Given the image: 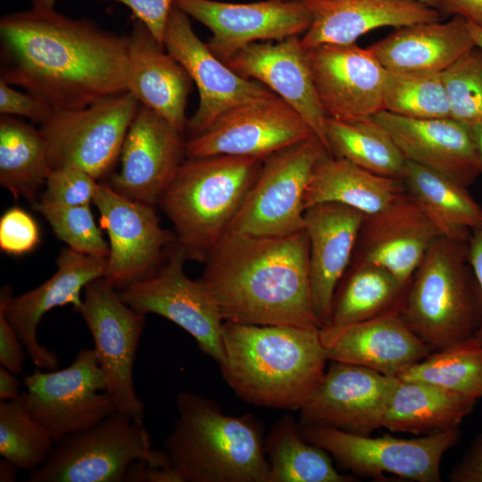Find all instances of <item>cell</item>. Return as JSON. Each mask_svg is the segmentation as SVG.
Here are the masks:
<instances>
[{"instance_id":"cell-1","label":"cell","mask_w":482,"mask_h":482,"mask_svg":"<svg viewBox=\"0 0 482 482\" xmlns=\"http://www.w3.org/2000/svg\"><path fill=\"white\" fill-rule=\"evenodd\" d=\"M129 37L55 9L0 19V79L55 111L87 107L128 92Z\"/></svg>"},{"instance_id":"cell-2","label":"cell","mask_w":482,"mask_h":482,"mask_svg":"<svg viewBox=\"0 0 482 482\" xmlns=\"http://www.w3.org/2000/svg\"><path fill=\"white\" fill-rule=\"evenodd\" d=\"M204 263L201 280L224 321L320 328L305 229L286 236L228 229Z\"/></svg>"},{"instance_id":"cell-3","label":"cell","mask_w":482,"mask_h":482,"mask_svg":"<svg viewBox=\"0 0 482 482\" xmlns=\"http://www.w3.org/2000/svg\"><path fill=\"white\" fill-rule=\"evenodd\" d=\"M224 380L246 403L299 411L328 359L320 328L224 321Z\"/></svg>"},{"instance_id":"cell-4","label":"cell","mask_w":482,"mask_h":482,"mask_svg":"<svg viewBox=\"0 0 482 482\" xmlns=\"http://www.w3.org/2000/svg\"><path fill=\"white\" fill-rule=\"evenodd\" d=\"M176 405L163 450L182 482H270L255 417L226 415L212 400L188 391L176 395Z\"/></svg>"},{"instance_id":"cell-5","label":"cell","mask_w":482,"mask_h":482,"mask_svg":"<svg viewBox=\"0 0 482 482\" xmlns=\"http://www.w3.org/2000/svg\"><path fill=\"white\" fill-rule=\"evenodd\" d=\"M263 159L235 155L183 162L159 200L187 259L204 262L240 210Z\"/></svg>"},{"instance_id":"cell-6","label":"cell","mask_w":482,"mask_h":482,"mask_svg":"<svg viewBox=\"0 0 482 482\" xmlns=\"http://www.w3.org/2000/svg\"><path fill=\"white\" fill-rule=\"evenodd\" d=\"M400 312L431 352L476 335L482 325V295L468 241L443 236L434 240L411 278Z\"/></svg>"},{"instance_id":"cell-7","label":"cell","mask_w":482,"mask_h":482,"mask_svg":"<svg viewBox=\"0 0 482 482\" xmlns=\"http://www.w3.org/2000/svg\"><path fill=\"white\" fill-rule=\"evenodd\" d=\"M170 466L165 451L153 450L143 422L116 411L90 428L57 441L29 482H124L129 466Z\"/></svg>"},{"instance_id":"cell-8","label":"cell","mask_w":482,"mask_h":482,"mask_svg":"<svg viewBox=\"0 0 482 482\" xmlns=\"http://www.w3.org/2000/svg\"><path fill=\"white\" fill-rule=\"evenodd\" d=\"M299 429L304 439L328 453L355 478L378 480L391 474L417 482L441 481L443 457L461 436L460 428L412 438L390 435L374 437L300 424Z\"/></svg>"},{"instance_id":"cell-9","label":"cell","mask_w":482,"mask_h":482,"mask_svg":"<svg viewBox=\"0 0 482 482\" xmlns=\"http://www.w3.org/2000/svg\"><path fill=\"white\" fill-rule=\"evenodd\" d=\"M326 154L327 148L313 135L265 158L229 229L253 236H286L304 229L305 193L315 166Z\"/></svg>"},{"instance_id":"cell-10","label":"cell","mask_w":482,"mask_h":482,"mask_svg":"<svg viewBox=\"0 0 482 482\" xmlns=\"http://www.w3.org/2000/svg\"><path fill=\"white\" fill-rule=\"evenodd\" d=\"M139 106L128 91L85 108L54 110L39 129L51 170L75 167L96 179L104 176L120 155Z\"/></svg>"},{"instance_id":"cell-11","label":"cell","mask_w":482,"mask_h":482,"mask_svg":"<svg viewBox=\"0 0 482 482\" xmlns=\"http://www.w3.org/2000/svg\"><path fill=\"white\" fill-rule=\"evenodd\" d=\"M78 312L94 339V351L107 382L106 393L117 411L143 422L145 408L135 390L133 370L145 314L124 303L104 278L85 287Z\"/></svg>"},{"instance_id":"cell-12","label":"cell","mask_w":482,"mask_h":482,"mask_svg":"<svg viewBox=\"0 0 482 482\" xmlns=\"http://www.w3.org/2000/svg\"><path fill=\"white\" fill-rule=\"evenodd\" d=\"M25 403L30 415L56 443L87 429L117 411L94 348L80 349L62 370L39 369L25 376Z\"/></svg>"},{"instance_id":"cell-13","label":"cell","mask_w":482,"mask_h":482,"mask_svg":"<svg viewBox=\"0 0 482 482\" xmlns=\"http://www.w3.org/2000/svg\"><path fill=\"white\" fill-rule=\"evenodd\" d=\"M187 260L176 244L167 263L150 276L120 289V298L131 308L162 316L192 336L199 349L219 365L224 360V320L209 290L184 270Z\"/></svg>"},{"instance_id":"cell-14","label":"cell","mask_w":482,"mask_h":482,"mask_svg":"<svg viewBox=\"0 0 482 482\" xmlns=\"http://www.w3.org/2000/svg\"><path fill=\"white\" fill-rule=\"evenodd\" d=\"M190 17L176 6L170 11L163 44L187 71L199 93V104L187 120L194 137L205 130L225 112L277 95L263 84L244 78L220 60L195 33Z\"/></svg>"},{"instance_id":"cell-15","label":"cell","mask_w":482,"mask_h":482,"mask_svg":"<svg viewBox=\"0 0 482 482\" xmlns=\"http://www.w3.org/2000/svg\"><path fill=\"white\" fill-rule=\"evenodd\" d=\"M315 135L302 116L282 98L234 107L185 143L189 158L235 155L265 159Z\"/></svg>"},{"instance_id":"cell-16","label":"cell","mask_w":482,"mask_h":482,"mask_svg":"<svg viewBox=\"0 0 482 482\" xmlns=\"http://www.w3.org/2000/svg\"><path fill=\"white\" fill-rule=\"evenodd\" d=\"M397 379L362 366L331 361L299 409L298 423L371 435L383 428Z\"/></svg>"},{"instance_id":"cell-17","label":"cell","mask_w":482,"mask_h":482,"mask_svg":"<svg viewBox=\"0 0 482 482\" xmlns=\"http://www.w3.org/2000/svg\"><path fill=\"white\" fill-rule=\"evenodd\" d=\"M93 203L110 240L103 278L122 289L153 274L163 249L176 241L174 233L162 227L154 205L131 200L111 186L100 184Z\"/></svg>"},{"instance_id":"cell-18","label":"cell","mask_w":482,"mask_h":482,"mask_svg":"<svg viewBox=\"0 0 482 482\" xmlns=\"http://www.w3.org/2000/svg\"><path fill=\"white\" fill-rule=\"evenodd\" d=\"M174 6L212 31L206 44L224 62L251 43L299 36L312 22L303 2L174 0Z\"/></svg>"},{"instance_id":"cell-19","label":"cell","mask_w":482,"mask_h":482,"mask_svg":"<svg viewBox=\"0 0 482 482\" xmlns=\"http://www.w3.org/2000/svg\"><path fill=\"white\" fill-rule=\"evenodd\" d=\"M315 90L326 117L357 120L383 111L386 70L356 43L306 50Z\"/></svg>"},{"instance_id":"cell-20","label":"cell","mask_w":482,"mask_h":482,"mask_svg":"<svg viewBox=\"0 0 482 482\" xmlns=\"http://www.w3.org/2000/svg\"><path fill=\"white\" fill-rule=\"evenodd\" d=\"M106 262L107 259L66 248L56 259V272L37 288L18 296H13L7 287L1 290L0 309L38 369L58 370L57 355L37 339L42 317L53 308L69 303L79 312L82 289L89 282L103 278Z\"/></svg>"},{"instance_id":"cell-21","label":"cell","mask_w":482,"mask_h":482,"mask_svg":"<svg viewBox=\"0 0 482 482\" xmlns=\"http://www.w3.org/2000/svg\"><path fill=\"white\" fill-rule=\"evenodd\" d=\"M183 133L140 104L120 152V169L111 187L131 200L154 205L172 181L186 154Z\"/></svg>"},{"instance_id":"cell-22","label":"cell","mask_w":482,"mask_h":482,"mask_svg":"<svg viewBox=\"0 0 482 482\" xmlns=\"http://www.w3.org/2000/svg\"><path fill=\"white\" fill-rule=\"evenodd\" d=\"M225 63L238 75L263 84L294 108L330 154L325 129L326 115L319 101L306 50L302 46L299 36L276 43H251Z\"/></svg>"},{"instance_id":"cell-23","label":"cell","mask_w":482,"mask_h":482,"mask_svg":"<svg viewBox=\"0 0 482 482\" xmlns=\"http://www.w3.org/2000/svg\"><path fill=\"white\" fill-rule=\"evenodd\" d=\"M374 119L408 161L468 188L482 174L470 128L452 118L419 120L380 111Z\"/></svg>"},{"instance_id":"cell-24","label":"cell","mask_w":482,"mask_h":482,"mask_svg":"<svg viewBox=\"0 0 482 482\" xmlns=\"http://www.w3.org/2000/svg\"><path fill=\"white\" fill-rule=\"evenodd\" d=\"M438 236L436 227L406 190L385 209L365 215L352 260L378 265L410 283Z\"/></svg>"},{"instance_id":"cell-25","label":"cell","mask_w":482,"mask_h":482,"mask_svg":"<svg viewBox=\"0 0 482 482\" xmlns=\"http://www.w3.org/2000/svg\"><path fill=\"white\" fill-rule=\"evenodd\" d=\"M365 214L352 207L322 203L304 211L313 310L325 327L337 287L352 262Z\"/></svg>"},{"instance_id":"cell-26","label":"cell","mask_w":482,"mask_h":482,"mask_svg":"<svg viewBox=\"0 0 482 482\" xmlns=\"http://www.w3.org/2000/svg\"><path fill=\"white\" fill-rule=\"evenodd\" d=\"M400 311L394 309L352 325L321 342L328 361L399 378L432 353L408 328Z\"/></svg>"},{"instance_id":"cell-27","label":"cell","mask_w":482,"mask_h":482,"mask_svg":"<svg viewBox=\"0 0 482 482\" xmlns=\"http://www.w3.org/2000/svg\"><path fill=\"white\" fill-rule=\"evenodd\" d=\"M312 22L300 37L307 50L321 45H348L382 27L399 28L441 21L435 8L411 0H305Z\"/></svg>"},{"instance_id":"cell-28","label":"cell","mask_w":482,"mask_h":482,"mask_svg":"<svg viewBox=\"0 0 482 482\" xmlns=\"http://www.w3.org/2000/svg\"><path fill=\"white\" fill-rule=\"evenodd\" d=\"M129 37L127 88L140 103L180 131L187 129L186 107L192 79L146 26L133 19Z\"/></svg>"},{"instance_id":"cell-29","label":"cell","mask_w":482,"mask_h":482,"mask_svg":"<svg viewBox=\"0 0 482 482\" xmlns=\"http://www.w3.org/2000/svg\"><path fill=\"white\" fill-rule=\"evenodd\" d=\"M475 46L468 22L453 16L396 28L368 48L387 71L442 73Z\"/></svg>"},{"instance_id":"cell-30","label":"cell","mask_w":482,"mask_h":482,"mask_svg":"<svg viewBox=\"0 0 482 482\" xmlns=\"http://www.w3.org/2000/svg\"><path fill=\"white\" fill-rule=\"evenodd\" d=\"M478 400L421 381L398 378L383 428L391 433L425 436L459 428Z\"/></svg>"},{"instance_id":"cell-31","label":"cell","mask_w":482,"mask_h":482,"mask_svg":"<svg viewBox=\"0 0 482 482\" xmlns=\"http://www.w3.org/2000/svg\"><path fill=\"white\" fill-rule=\"evenodd\" d=\"M409 284L378 265L352 260L337 287L329 321L320 328L321 342L347 327L401 308Z\"/></svg>"},{"instance_id":"cell-32","label":"cell","mask_w":482,"mask_h":482,"mask_svg":"<svg viewBox=\"0 0 482 482\" xmlns=\"http://www.w3.org/2000/svg\"><path fill=\"white\" fill-rule=\"evenodd\" d=\"M405 191L401 179L375 174L345 159L326 154L314 168L304 207L337 203L370 215L387 207Z\"/></svg>"},{"instance_id":"cell-33","label":"cell","mask_w":482,"mask_h":482,"mask_svg":"<svg viewBox=\"0 0 482 482\" xmlns=\"http://www.w3.org/2000/svg\"><path fill=\"white\" fill-rule=\"evenodd\" d=\"M402 179L439 236L468 241L471 230L482 223V207L467 187L408 160Z\"/></svg>"},{"instance_id":"cell-34","label":"cell","mask_w":482,"mask_h":482,"mask_svg":"<svg viewBox=\"0 0 482 482\" xmlns=\"http://www.w3.org/2000/svg\"><path fill=\"white\" fill-rule=\"evenodd\" d=\"M51 171L46 140L40 131L14 116L0 118V184L15 199L36 203Z\"/></svg>"},{"instance_id":"cell-35","label":"cell","mask_w":482,"mask_h":482,"mask_svg":"<svg viewBox=\"0 0 482 482\" xmlns=\"http://www.w3.org/2000/svg\"><path fill=\"white\" fill-rule=\"evenodd\" d=\"M270 482H352V474L338 472L330 454L301 435L299 423L287 415L272 426L264 440Z\"/></svg>"},{"instance_id":"cell-36","label":"cell","mask_w":482,"mask_h":482,"mask_svg":"<svg viewBox=\"0 0 482 482\" xmlns=\"http://www.w3.org/2000/svg\"><path fill=\"white\" fill-rule=\"evenodd\" d=\"M325 129L332 156L375 174L402 179L407 159L374 117L351 121L326 117Z\"/></svg>"},{"instance_id":"cell-37","label":"cell","mask_w":482,"mask_h":482,"mask_svg":"<svg viewBox=\"0 0 482 482\" xmlns=\"http://www.w3.org/2000/svg\"><path fill=\"white\" fill-rule=\"evenodd\" d=\"M398 378L429 383L482 399V344L474 337L432 352Z\"/></svg>"},{"instance_id":"cell-38","label":"cell","mask_w":482,"mask_h":482,"mask_svg":"<svg viewBox=\"0 0 482 482\" xmlns=\"http://www.w3.org/2000/svg\"><path fill=\"white\" fill-rule=\"evenodd\" d=\"M51 433L29 412L25 391L12 400H0V454L20 470H35L50 455Z\"/></svg>"},{"instance_id":"cell-39","label":"cell","mask_w":482,"mask_h":482,"mask_svg":"<svg viewBox=\"0 0 482 482\" xmlns=\"http://www.w3.org/2000/svg\"><path fill=\"white\" fill-rule=\"evenodd\" d=\"M383 111L419 120L450 117L442 73H394L386 71Z\"/></svg>"},{"instance_id":"cell-40","label":"cell","mask_w":482,"mask_h":482,"mask_svg":"<svg viewBox=\"0 0 482 482\" xmlns=\"http://www.w3.org/2000/svg\"><path fill=\"white\" fill-rule=\"evenodd\" d=\"M442 77L450 118L468 127L482 122V50L468 51Z\"/></svg>"},{"instance_id":"cell-41","label":"cell","mask_w":482,"mask_h":482,"mask_svg":"<svg viewBox=\"0 0 482 482\" xmlns=\"http://www.w3.org/2000/svg\"><path fill=\"white\" fill-rule=\"evenodd\" d=\"M33 208L44 216L57 237L69 248L107 259L110 247L95 222L90 205L61 206L40 200L33 204Z\"/></svg>"},{"instance_id":"cell-42","label":"cell","mask_w":482,"mask_h":482,"mask_svg":"<svg viewBox=\"0 0 482 482\" xmlns=\"http://www.w3.org/2000/svg\"><path fill=\"white\" fill-rule=\"evenodd\" d=\"M41 201L61 206L90 205L97 187L96 179L75 167L51 170Z\"/></svg>"},{"instance_id":"cell-43","label":"cell","mask_w":482,"mask_h":482,"mask_svg":"<svg viewBox=\"0 0 482 482\" xmlns=\"http://www.w3.org/2000/svg\"><path fill=\"white\" fill-rule=\"evenodd\" d=\"M40 242L38 226L26 211L12 207L0 219V249L20 256L32 251Z\"/></svg>"},{"instance_id":"cell-44","label":"cell","mask_w":482,"mask_h":482,"mask_svg":"<svg viewBox=\"0 0 482 482\" xmlns=\"http://www.w3.org/2000/svg\"><path fill=\"white\" fill-rule=\"evenodd\" d=\"M54 110L41 100L14 88L0 79V113L1 115L22 117L43 124Z\"/></svg>"},{"instance_id":"cell-45","label":"cell","mask_w":482,"mask_h":482,"mask_svg":"<svg viewBox=\"0 0 482 482\" xmlns=\"http://www.w3.org/2000/svg\"><path fill=\"white\" fill-rule=\"evenodd\" d=\"M112 1L126 5L133 19L144 23L157 41L164 46V33L174 0H97Z\"/></svg>"},{"instance_id":"cell-46","label":"cell","mask_w":482,"mask_h":482,"mask_svg":"<svg viewBox=\"0 0 482 482\" xmlns=\"http://www.w3.org/2000/svg\"><path fill=\"white\" fill-rule=\"evenodd\" d=\"M23 344L0 309V364L15 375L22 373L26 355Z\"/></svg>"},{"instance_id":"cell-47","label":"cell","mask_w":482,"mask_h":482,"mask_svg":"<svg viewBox=\"0 0 482 482\" xmlns=\"http://www.w3.org/2000/svg\"><path fill=\"white\" fill-rule=\"evenodd\" d=\"M451 482H482V430L452 469Z\"/></svg>"},{"instance_id":"cell-48","label":"cell","mask_w":482,"mask_h":482,"mask_svg":"<svg viewBox=\"0 0 482 482\" xmlns=\"http://www.w3.org/2000/svg\"><path fill=\"white\" fill-rule=\"evenodd\" d=\"M442 16H458L482 28V0H439Z\"/></svg>"},{"instance_id":"cell-49","label":"cell","mask_w":482,"mask_h":482,"mask_svg":"<svg viewBox=\"0 0 482 482\" xmlns=\"http://www.w3.org/2000/svg\"><path fill=\"white\" fill-rule=\"evenodd\" d=\"M468 258L482 295V223L470 232L468 240ZM474 337L482 344V325Z\"/></svg>"},{"instance_id":"cell-50","label":"cell","mask_w":482,"mask_h":482,"mask_svg":"<svg viewBox=\"0 0 482 482\" xmlns=\"http://www.w3.org/2000/svg\"><path fill=\"white\" fill-rule=\"evenodd\" d=\"M20 381L15 374L6 368L0 367V400H12L20 396Z\"/></svg>"},{"instance_id":"cell-51","label":"cell","mask_w":482,"mask_h":482,"mask_svg":"<svg viewBox=\"0 0 482 482\" xmlns=\"http://www.w3.org/2000/svg\"><path fill=\"white\" fill-rule=\"evenodd\" d=\"M145 482H182L178 472L170 466L149 467Z\"/></svg>"},{"instance_id":"cell-52","label":"cell","mask_w":482,"mask_h":482,"mask_svg":"<svg viewBox=\"0 0 482 482\" xmlns=\"http://www.w3.org/2000/svg\"><path fill=\"white\" fill-rule=\"evenodd\" d=\"M17 470L18 468L13 463L3 458L0 461V481H14Z\"/></svg>"},{"instance_id":"cell-53","label":"cell","mask_w":482,"mask_h":482,"mask_svg":"<svg viewBox=\"0 0 482 482\" xmlns=\"http://www.w3.org/2000/svg\"><path fill=\"white\" fill-rule=\"evenodd\" d=\"M470 128L479 157L482 162V122L475 124Z\"/></svg>"},{"instance_id":"cell-54","label":"cell","mask_w":482,"mask_h":482,"mask_svg":"<svg viewBox=\"0 0 482 482\" xmlns=\"http://www.w3.org/2000/svg\"><path fill=\"white\" fill-rule=\"evenodd\" d=\"M468 22V21H467ZM469 29L471 32L475 44L482 50V28L468 22Z\"/></svg>"},{"instance_id":"cell-55","label":"cell","mask_w":482,"mask_h":482,"mask_svg":"<svg viewBox=\"0 0 482 482\" xmlns=\"http://www.w3.org/2000/svg\"><path fill=\"white\" fill-rule=\"evenodd\" d=\"M57 0H31L32 7L44 8V9H54Z\"/></svg>"},{"instance_id":"cell-56","label":"cell","mask_w":482,"mask_h":482,"mask_svg":"<svg viewBox=\"0 0 482 482\" xmlns=\"http://www.w3.org/2000/svg\"><path fill=\"white\" fill-rule=\"evenodd\" d=\"M411 1H416L419 3L424 4L438 11L439 0H411Z\"/></svg>"},{"instance_id":"cell-57","label":"cell","mask_w":482,"mask_h":482,"mask_svg":"<svg viewBox=\"0 0 482 482\" xmlns=\"http://www.w3.org/2000/svg\"><path fill=\"white\" fill-rule=\"evenodd\" d=\"M278 1H282V2H303L305 0H278Z\"/></svg>"}]
</instances>
